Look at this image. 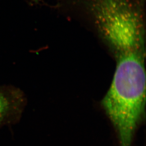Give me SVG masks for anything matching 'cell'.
Segmentation results:
<instances>
[{
  "mask_svg": "<svg viewBox=\"0 0 146 146\" xmlns=\"http://www.w3.org/2000/svg\"><path fill=\"white\" fill-rule=\"evenodd\" d=\"M98 34L116 60L112 84L102 106L118 132L121 145L129 146L145 108V23L109 28Z\"/></svg>",
  "mask_w": 146,
  "mask_h": 146,
  "instance_id": "1",
  "label": "cell"
},
{
  "mask_svg": "<svg viewBox=\"0 0 146 146\" xmlns=\"http://www.w3.org/2000/svg\"><path fill=\"white\" fill-rule=\"evenodd\" d=\"M25 101L23 94L17 88L0 87V123L21 109Z\"/></svg>",
  "mask_w": 146,
  "mask_h": 146,
  "instance_id": "2",
  "label": "cell"
}]
</instances>
